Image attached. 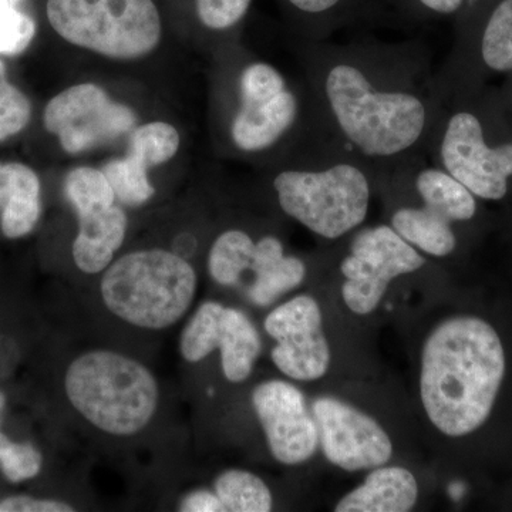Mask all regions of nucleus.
<instances>
[{
    "mask_svg": "<svg viewBox=\"0 0 512 512\" xmlns=\"http://www.w3.org/2000/svg\"><path fill=\"white\" fill-rule=\"evenodd\" d=\"M64 393L84 421L111 437H133L150 426L160 404L156 376L134 357L94 349L73 359Z\"/></svg>",
    "mask_w": 512,
    "mask_h": 512,
    "instance_id": "obj_4",
    "label": "nucleus"
},
{
    "mask_svg": "<svg viewBox=\"0 0 512 512\" xmlns=\"http://www.w3.org/2000/svg\"><path fill=\"white\" fill-rule=\"evenodd\" d=\"M279 207L292 220L328 241L352 234L365 222L377 188L376 170L330 134L313 138L305 156L275 175Z\"/></svg>",
    "mask_w": 512,
    "mask_h": 512,
    "instance_id": "obj_3",
    "label": "nucleus"
},
{
    "mask_svg": "<svg viewBox=\"0 0 512 512\" xmlns=\"http://www.w3.org/2000/svg\"><path fill=\"white\" fill-rule=\"evenodd\" d=\"M426 262L419 249L404 241L390 225L359 229L340 264L346 279L343 301L356 315H369L394 279L420 271Z\"/></svg>",
    "mask_w": 512,
    "mask_h": 512,
    "instance_id": "obj_10",
    "label": "nucleus"
},
{
    "mask_svg": "<svg viewBox=\"0 0 512 512\" xmlns=\"http://www.w3.org/2000/svg\"><path fill=\"white\" fill-rule=\"evenodd\" d=\"M288 2L305 15L323 16L329 15L338 8L342 0H288Z\"/></svg>",
    "mask_w": 512,
    "mask_h": 512,
    "instance_id": "obj_32",
    "label": "nucleus"
},
{
    "mask_svg": "<svg viewBox=\"0 0 512 512\" xmlns=\"http://www.w3.org/2000/svg\"><path fill=\"white\" fill-rule=\"evenodd\" d=\"M319 444L333 466L345 471L373 470L393 456L389 434L369 414L352 404L323 396L312 404Z\"/></svg>",
    "mask_w": 512,
    "mask_h": 512,
    "instance_id": "obj_14",
    "label": "nucleus"
},
{
    "mask_svg": "<svg viewBox=\"0 0 512 512\" xmlns=\"http://www.w3.org/2000/svg\"><path fill=\"white\" fill-rule=\"evenodd\" d=\"M0 228L6 238L30 234L42 212L39 177L28 165L0 163Z\"/></svg>",
    "mask_w": 512,
    "mask_h": 512,
    "instance_id": "obj_19",
    "label": "nucleus"
},
{
    "mask_svg": "<svg viewBox=\"0 0 512 512\" xmlns=\"http://www.w3.org/2000/svg\"><path fill=\"white\" fill-rule=\"evenodd\" d=\"M47 18L67 42L114 59L146 56L160 43L153 0H47Z\"/></svg>",
    "mask_w": 512,
    "mask_h": 512,
    "instance_id": "obj_7",
    "label": "nucleus"
},
{
    "mask_svg": "<svg viewBox=\"0 0 512 512\" xmlns=\"http://www.w3.org/2000/svg\"><path fill=\"white\" fill-rule=\"evenodd\" d=\"M0 2L8 3V5L19 6L20 3L25 2V0H0Z\"/></svg>",
    "mask_w": 512,
    "mask_h": 512,
    "instance_id": "obj_35",
    "label": "nucleus"
},
{
    "mask_svg": "<svg viewBox=\"0 0 512 512\" xmlns=\"http://www.w3.org/2000/svg\"><path fill=\"white\" fill-rule=\"evenodd\" d=\"M377 188L392 192L390 227L421 254L446 258L457 248L454 225L473 220L476 195L456 178L419 156L376 171Z\"/></svg>",
    "mask_w": 512,
    "mask_h": 512,
    "instance_id": "obj_5",
    "label": "nucleus"
},
{
    "mask_svg": "<svg viewBox=\"0 0 512 512\" xmlns=\"http://www.w3.org/2000/svg\"><path fill=\"white\" fill-rule=\"evenodd\" d=\"M30 116L28 97L8 82L5 64L0 60V141L20 133L28 126Z\"/></svg>",
    "mask_w": 512,
    "mask_h": 512,
    "instance_id": "obj_26",
    "label": "nucleus"
},
{
    "mask_svg": "<svg viewBox=\"0 0 512 512\" xmlns=\"http://www.w3.org/2000/svg\"><path fill=\"white\" fill-rule=\"evenodd\" d=\"M478 53L491 72H512V0H500L491 10L481 30Z\"/></svg>",
    "mask_w": 512,
    "mask_h": 512,
    "instance_id": "obj_22",
    "label": "nucleus"
},
{
    "mask_svg": "<svg viewBox=\"0 0 512 512\" xmlns=\"http://www.w3.org/2000/svg\"><path fill=\"white\" fill-rule=\"evenodd\" d=\"M256 241L242 229H228L212 244L208 256L211 278L222 286H235L251 271Z\"/></svg>",
    "mask_w": 512,
    "mask_h": 512,
    "instance_id": "obj_20",
    "label": "nucleus"
},
{
    "mask_svg": "<svg viewBox=\"0 0 512 512\" xmlns=\"http://www.w3.org/2000/svg\"><path fill=\"white\" fill-rule=\"evenodd\" d=\"M419 500V484L403 467H376L365 483L336 504V512H407Z\"/></svg>",
    "mask_w": 512,
    "mask_h": 512,
    "instance_id": "obj_17",
    "label": "nucleus"
},
{
    "mask_svg": "<svg viewBox=\"0 0 512 512\" xmlns=\"http://www.w3.org/2000/svg\"><path fill=\"white\" fill-rule=\"evenodd\" d=\"M427 157L481 200H503L512 178V140L493 144L474 111L444 109Z\"/></svg>",
    "mask_w": 512,
    "mask_h": 512,
    "instance_id": "obj_9",
    "label": "nucleus"
},
{
    "mask_svg": "<svg viewBox=\"0 0 512 512\" xmlns=\"http://www.w3.org/2000/svg\"><path fill=\"white\" fill-rule=\"evenodd\" d=\"M64 192L77 214L111 207L116 201V194L106 175L96 168H74L64 181Z\"/></svg>",
    "mask_w": 512,
    "mask_h": 512,
    "instance_id": "obj_24",
    "label": "nucleus"
},
{
    "mask_svg": "<svg viewBox=\"0 0 512 512\" xmlns=\"http://www.w3.org/2000/svg\"><path fill=\"white\" fill-rule=\"evenodd\" d=\"M178 510L183 512H225L218 495L208 490H195L185 495Z\"/></svg>",
    "mask_w": 512,
    "mask_h": 512,
    "instance_id": "obj_31",
    "label": "nucleus"
},
{
    "mask_svg": "<svg viewBox=\"0 0 512 512\" xmlns=\"http://www.w3.org/2000/svg\"><path fill=\"white\" fill-rule=\"evenodd\" d=\"M195 269L174 252L144 249L121 256L104 272L100 295L111 315L138 329L171 328L197 295Z\"/></svg>",
    "mask_w": 512,
    "mask_h": 512,
    "instance_id": "obj_6",
    "label": "nucleus"
},
{
    "mask_svg": "<svg viewBox=\"0 0 512 512\" xmlns=\"http://www.w3.org/2000/svg\"><path fill=\"white\" fill-rule=\"evenodd\" d=\"M252 0H197L198 18L211 30H228L247 15Z\"/></svg>",
    "mask_w": 512,
    "mask_h": 512,
    "instance_id": "obj_29",
    "label": "nucleus"
},
{
    "mask_svg": "<svg viewBox=\"0 0 512 512\" xmlns=\"http://www.w3.org/2000/svg\"><path fill=\"white\" fill-rule=\"evenodd\" d=\"M72 505L56 500H37L28 495H15L0 503V512H73Z\"/></svg>",
    "mask_w": 512,
    "mask_h": 512,
    "instance_id": "obj_30",
    "label": "nucleus"
},
{
    "mask_svg": "<svg viewBox=\"0 0 512 512\" xmlns=\"http://www.w3.org/2000/svg\"><path fill=\"white\" fill-rule=\"evenodd\" d=\"M77 217L79 232L73 244L74 264L84 274H100L109 268L126 238V212L114 204L80 212Z\"/></svg>",
    "mask_w": 512,
    "mask_h": 512,
    "instance_id": "obj_16",
    "label": "nucleus"
},
{
    "mask_svg": "<svg viewBox=\"0 0 512 512\" xmlns=\"http://www.w3.org/2000/svg\"><path fill=\"white\" fill-rule=\"evenodd\" d=\"M46 130L59 137L63 150L83 153L116 140L136 123V114L92 83L77 84L47 103Z\"/></svg>",
    "mask_w": 512,
    "mask_h": 512,
    "instance_id": "obj_11",
    "label": "nucleus"
},
{
    "mask_svg": "<svg viewBox=\"0 0 512 512\" xmlns=\"http://www.w3.org/2000/svg\"><path fill=\"white\" fill-rule=\"evenodd\" d=\"M252 406L276 461L296 466L316 453L318 424L298 387L284 380L258 384L252 392Z\"/></svg>",
    "mask_w": 512,
    "mask_h": 512,
    "instance_id": "obj_15",
    "label": "nucleus"
},
{
    "mask_svg": "<svg viewBox=\"0 0 512 512\" xmlns=\"http://www.w3.org/2000/svg\"><path fill=\"white\" fill-rule=\"evenodd\" d=\"M238 104L229 124V137L242 153L272 150L302 121L320 123L315 101L301 94L272 64L251 62L238 74ZM323 126V124H322Z\"/></svg>",
    "mask_w": 512,
    "mask_h": 512,
    "instance_id": "obj_8",
    "label": "nucleus"
},
{
    "mask_svg": "<svg viewBox=\"0 0 512 512\" xmlns=\"http://www.w3.org/2000/svg\"><path fill=\"white\" fill-rule=\"evenodd\" d=\"M6 397L5 394L0 392V416H2L3 409H5Z\"/></svg>",
    "mask_w": 512,
    "mask_h": 512,
    "instance_id": "obj_34",
    "label": "nucleus"
},
{
    "mask_svg": "<svg viewBox=\"0 0 512 512\" xmlns=\"http://www.w3.org/2000/svg\"><path fill=\"white\" fill-rule=\"evenodd\" d=\"M303 49L308 87L330 136L376 171L427 156L446 109L427 47L318 40Z\"/></svg>",
    "mask_w": 512,
    "mask_h": 512,
    "instance_id": "obj_1",
    "label": "nucleus"
},
{
    "mask_svg": "<svg viewBox=\"0 0 512 512\" xmlns=\"http://www.w3.org/2000/svg\"><path fill=\"white\" fill-rule=\"evenodd\" d=\"M103 173L116 198L128 207L146 204L156 192L148 181L147 168L130 156L111 161L103 168Z\"/></svg>",
    "mask_w": 512,
    "mask_h": 512,
    "instance_id": "obj_25",
    "label": "nucleus"
},
{
    "mask_svg": "<svg viewBox=\"0 0 512 512\" xmlns=\"http://www.w3.org/2000/svg\"><path fill=\"white\" fill-rule=\"evenodd\" d=\"M43 457L29 443H13L0 433V468L10 483L35 478L42 470Z\"/></svg>",
    "mask_w": 512,
    "mask_h": 512,
    "instance_id": "obj_27",
    "label": "nucleus"
},
{
    "mask_svg": "<svg viewBox=\"0 0 512 512\" xmlns=\"http://www.w3.org/2000/svg\"><path fill=\"white\" fill-rule=\"evenodd\" d=\"M251 271L255 278L249 298L256 306H269L305 281L306 265L295 255H286L281 239L265 235L256 241Z\"/></svg>",
    "mask_w": 512,
    "mask_h": 512,
    "instance_id": "obj_18",
    "label": "nucleus"
},
{
    "mask_svg": "<svg viewBox=\"0 0 512 512\" xmlns=\"http://www.w3.org/2000/svg\"><path fill=\"white\" fill-rule=\"evenodd\" d=\"M35 33V20L18 6L0 2V55L16 56L25 52Z\"/></svg>",
    "mask_w": 512,
    "mask_h": 512,
    "instance_id": "obj_28",
    "label": "nucleus"
},
{
    "mask_svg": "<svg viewBox=\"0 0 512 512\" xmlns=\"http://www.w3.org/2000/svg\"><path fill=\"white\" fill-rule=\"evenodd\" d=\"M265 332L276 342L271 357L275 366L298 382L322 379L330 366V348L322 328L319 303L299 295L266 316Z\"/></svg>",
    "mask_w": 512,
    "mask_h": 512,
    "instance_id": "obj_13",
    "label": "nucleus"
},
{
    "mask_svg": "<svg viewBox=\"0 0 512 512\" xmlns=\"http://www.w3.org/2000/svg\"><path fill=\"white\" fill-rule=\"evenodd\" d=\"M180 136L171 124L150 123L138 127L130 138L128 154L147 170L154 165L164 164L177 153Z\"/></svg>",
    "mask_w": 512,
    "mask_h": 512,
    "instance_id": "obj_23",
    "label": "nucleus"
},
{
    "mask_svg": "<svg viewBox=\"0 0 512 512\" xmlns=\"http://www.w3.org/2000/svg\"><path fill=\"white\" fill-rule=\"evenodd\" d=\"M214 493L225 512H269L274 500L265 481L245 470H227L217 477Z\"/></svg>",
    "mask_w": 512,
    "mask_h": 512,
    "instance_id": "obj_21",
    "label": "nucleus"
},
{
    "mask_svg": "<svg viewBox=\"0 0 512 512\" xmlns=\"http://www.w3.org/2000/svg\"><path fill=\"white\" fill-rule=\"evenodd\" d=\"M419 3L430 12L447 16L460 12L466 0H419Z\"/></svg>",
    "mask_w": 512,
    "mask_h": 512,
    "instance_id": "obj_33",
    "label": "nucleus"
},
{
    "mask_svg": "<svg viewBox=\"0 0 512 512\" xmlns=\"http://www.w3.org/2000/svg\"><path fill=\"white\" fill-rule=\"evenodd\" d=\"M215 349H220L225 379L242 383L252 375L262 343L254 323L244 312L208 301L202 303L185 325L180 352L188 363H198Z\"/></svg>",
    "mask_w": 512,
    "mask_h": 512,
    "instance_id": "obj_12",
    "label": "nucleus"
},
{
    "mask_svg": "<svg viewBox=\"0 0 512 512\" xmlns=\"http://www.w3.org/2000/svg\"><path fill=\"white\" fill-rule=\"evenodd\" d=\"M505 376V353L493 326L454 316L431 330L421 350L420 397L430 423L447 437L480 429Z\"/></svg>",
    "mask_w": 512,
    "mask_h": 512,
    "instance_id": "obj_2",
    "label": "nucleus"
}]
</instances>
